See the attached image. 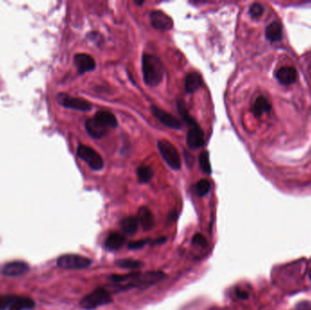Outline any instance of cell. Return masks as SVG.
<instances>
[{
	"mask_svg": "<svg viewBox=\"0 0 311 310\" xmlns=\"http://www.w3.org/2000/svg\"><path fill=\"white\" fill-rule=\"evenodd\" d=\"M310 278H311V269H310Z\"/></svg>",
	"mask_w": 311,
	"mask_h": 310,
	"instance_id": "34",
	"label": "cell"
},
{
	"mask_svg": "<svg viewBox=\"0 0 311 310\" xmlns=\"http://www.w3.org/2000/svg\"><path fill=\"white\" fill-rule=\"evenodd\" d=\"M264 13V7L259 3H254L249 7V15L252 18H259Z\"/></svg>",
	"mask_w": 311,
	"mask_h": 310,
	"instance_id": "28",
	"label": "cell"
},
{
	"mask_svg": "<svg viewBox=\"0 0 311 310\" xmlns=\"http://www.w3.org/2000/svg\"><path fill=\"white\" fill-rule=\"evenodd\" d=\"M177 107L178 109V112L180 114V116L182 117V119L185 121V123H187L190 127H198V124L195 121V120L191 117L190 113L188 111L186 105H185L184 101L181 99H178L177 101Z\"/></svg>",
	"mask_w": 311,
	"mask_h": 310,
	"instance_id": "23",
	"label": "cell"
},
{
	"mask_svg": "<svg viewBox=\"0 0 311 310\" xmlns=\"http://www.w3.org/2000/svg\"><path fill=\"white\" fill-rule=\"evenodd\" d=\"M157 148L162 155L164 160L170 166V168L175 170H178L181 168V159L177 152V148L173 146L170 142L165 139L158 140Z\"/></svg>",
	"mask_w": 311,
	"mask_h": 310,
	"instance_id": "5",
	"label": "cell"
},
{
	"mask_svg": "<svg viewBox=\"0 0 311 310\" xmlns=\"http://www.w3.org/2000/svg\"><path fill=\"white\" fill-rule=\"evenodd\" d=\"M235 294H236V296H238L239 298H241V299H247L248 298V293L247 291H245V290H243V289H237L235 290Z\"/></svg>",
	"mask_w": 311,
	"mask_h": 310,
	"instance_id": "32",
	"label": "cell"
},
{
	"mask_svg": "<svg viewBox=\"0 0 311 310\" xmlns=\"http://www.w3.org/2000/svg\"><path fill=\"white\" fill-rule=\"evenodd\" d=\"M210 189H211V185L209 183V181L207 179H201L196 185L195 192L198 197H202L209 192Z\"/></svg>",
	"mask_w": 311,
	"mask_h": 310,
	"instance_id": "27",
	"label": "cell"
},
{
	"mask_svg": "<svg viewBox=\"0 0 311 310\" xmlns=\"http://www.w3.org/2000/svg\"><path fill=\"white\" fill-rule=\"evenodd\" d=\"M149 240H136V241H131L128 244V248L129 249H133V250H138V249H141L148 244Z\"/></svg>",
	"mask_w": 311,
	"mask_h": 310,
	"instance_id": "31",
	"label": "cell"
},
{
	"mask_svg": "<svg viewBox=\"0 0 311 310\" xmlns=\"http://www.w3.org/2000/svg\"><path fill=\"white\" fill-rule=\"evenodd\" d=\"M271 109V105L269 104L268 99L264 97H259L256 99L254 105L252 107V112L256 117H261L263 114L268 113Z\"/></svg>",
	"mask_w": 311,
	"mask_h": 310,
	"instance_id": "22",
	"label": "cell"
},
{
	"mask_svg": "<svg viewBox=\"0 0 311 310\" xmlns=\"http://www.w3.org/2000/svg\"><path fill=\"white\" fill-rule=\"evenodd\" d=\"M199 165L201 170L207 175H210L212 173L211 164L209 160V153L207 151H203L199 155Z\"/></svg>",
	"mask_w": 311,
	"mask_h": 310,
	"instance_id": "26",
	"label": "cell"
},
{
	"mask_svg": "<svg viewBox=\"0 0 311 310\" xmlns=\"http://www.w3.org/2000/svg\"><path fill=\"white\" fill-rule=\"evenodd\" d=\"M138 221L135 217H127L121 221L122 231L127 236H134L138 228Z\"/></svg>",
	"mask_w": 311,
	"mask_h": 310,
	"instance_id": "20",
	"label": "cell"
},
{
	"mask_svg": "<svg viewBox=\"0 0 311 310\" xmlns=\"http://www.w3.org/2000/svg\"><path fill=\"white\" fill-rule=\"evenodd\" d=\"M29 270V266L24 261H12L7 263L2 269L3 275L7 276H18L26 274Z\"/></svg>",
	"mask_w": 311,
	"mask_h": 310,
	"instance_id": "12",
	"label": "cell"
},
{
	"mask_svg": "<svg viewBox=\"0 0 311 310\" xmlns=\"http://www.w3.org/2000/svg\"><path fill=\"white\" fill-rule=\"evenodd\" d=\"M113 298L110 291L104 288H98L87 294L80 301V307L85 310H94L99 307L112 303Z\"/></svg>",
	"mask_w": 311,
	"mask_h": 310,
	"instance_id": "3",
	"label": "cell"
},
{
	"mask_svg": "<svg viewBox=\"0 0 311 310\" xmlns=\"http://www.w3.org/2000/svg\"><path fill=\"white\" fill-rule=\"evenodd\" d=\"M276 78L283 85H290L297 80V70L293 67H283L276 71Z\"/></svg>",
	"mask_w": 311,
	"mask_h": 310,
	"instance_id": "15",
	"label": "cell"
},
{
	"mask_svg": "<svg viewBox=\"0 0 311 310\" xmlns=\"http://www.w3.org/2000/svg\"><path fill=\"white\" fill-rule=\"evenodd\" d=\"M137 175L139 183H149L154 176V170L150 166H140L138 169Z\"/></svg>",
	"mask_w": 311,
	"mask_h": 310,
	"instance_id": "24",
	"label": "cell"
},
{
	"mask_svg": "<svg viewBox=\"0 0 311 310\" xmlns=\"http://www.w3.org/2000/svg\"><path fill=\"white\" fill-rule=\"evenodd\" d=\"M151 111H152L156 118L159 120L164 126L170 127V128H173V129H180L182 127L181 122L177 120L176 117H174L173 115H171L170 113L163 110L161 108H159L158 106L153 105V106H151Z\"/></svg>",
	"mask_w": 311,
	"mask_h": 310,
	"instance_id": "8",
	"label": "cell"
},
{
	"mask_svg": "<svg viewBox=\"0 0 311 310\" xmlns=\"http://www.w3.org/2000/svg\"><path fill=\"white\" fill-rule=\"evenodd\" d=\"M77 154L79 158L85 161L93 170H101L104 168V160L95 149L85 145H80L78 148Z\"/></svg>",
	"mask_w": 311,
	"mask_h": 310,
	"instance_id": "6",
	"label": "cell"
},
{
	"mask_svg": "<svg viewBox=\"0 0 311 310\" xmlns=\"http://www.w3.org/2000/svg\"><path fill=\"white\" fill-rule=\"evenodd\" d=\"M57 101L64 107L79 110L83 112H87L92 108L91 103L88 102L87 100L79 99V98H73L67 94H58Z\"/></svg>",
	"mask_w": 311,
	"mask_h": 310,
	"instance_id": "7",
	"label": "cell"
},
{
	"mask_svg": "<svg viewBox=\"0 0 311 310\" xmlns=\"http://www.w3.org/2000/svg\"><path fill=\"white\" fill-rule=\"evenodd\" d=\"M192 243L194 245H198L199 247H206L207 245V242L206 240L205 237L202 234L197 233L194 235L193 239H192Z\"/></svg>",
	"mask_w": 311,
	"mask_h": 310,
	"instance_id": "30",
	"label": "cell"
},
{
	"mask_svg": "<svg viewBox=\"0 0 311 310\" xmlns=\"http://www.w3.org/2000/svg\"><path fill=\"white\" fill-rule=\"evenodd\" d=\"M150 22L153 28L164 31L170 30L174 25L170 16L159 10H155L150 13Z\"/></svg>",
	"mask_w": 311,
	"mask_h": 310,
	"instance_id": "9",
	"label": "cell"
},
{
	"mask_svg": "<svg viewBox=\"0 0 311 310\" xmlns=\"http://www.w3.org/2000/svg\"><path fill=\"white\" fill-rule=\"evenodd\" d=\"M142 72L145 83L149 86H156L162 81L165 68L157 56L144 54L142 56Z\"/></svg>",
	"mask_w": 311,
	"mask_h": 310,
	"instance_id": "2",
	"label": "cell"
},
{
	"mask_svg": "<svg viewBox=\"0 0 311 310\" xmlns=\"http://www.w3.org/2000/svg\"><path fill=\"white\" fill-rule=\"evenodd\" d=\"M74 63L77 67L78 72L80 74H84L86 72L92 71L96 69V61L92 56L79 53L74 56Z\"/></svg>",
	"mask_w": 311,
	"mask_h": 310,
	"instance_id": "11",
	"label": "cell"
},
{
	"mask_svg": "<svg viewBox=\"0 0 311 310\" xmlns=\"http://www.w3.org/2000/svg\"><path fill=\"white\" fill-rule=\"evenodd\" d=\"M266 36L270 41H278L282 38V27L280 23L273 21L270 23L266 29Z\"/></svg>",
	"mask_w": 311,
	"mask_h": 310,
	"instance_id": "21",
	"label": "cell"
},
{
	"mask_svg": "<svg viewBox=\"0 0 311 310\" xmlns=\"http://www.w3.org/2000/svg\"><path fill=\"white\" fill-rule=\"evenodd\" d=\"M137 219L138 221V224L141 225L142 228L145 231H149L150 229H152V227L155 224L154 216L151 210L147 207H141L138 209Z\"/></svg>",
	"mask_w": 311,
	"mask_h": 310,
	"instance_id": "13",
	"label": "cell"
},
{
	"mask_svg": "<svg viewBox=\"0 0 311 310\" xmlns=\"http://www.w3.org/2000/svg\"><path fill=\"white\" fill-rule=\"evenodd\" d=\"M126 243V238L120 232H111L105 240V247L109 251L120 250Z\"/></svg>",
	"mask_w": 311,
	"mask_h": 310,
	"instance_id": "17",
	"label": "cell"
},
{
	"mask_svg": "<svg viewBox=\"0 0 311 310\" xmlns=\"http://www.w3.org/2000/svg\"><path fill=\"white\" fill-rule=\"evenodd\" d=\"M185 160L189 167H192L194 165V156L189 153L188 151H184Z\"/></svg>",
	"mask_w": 311,
	"mask_h": 310,
	"instance_id": "33",
	"label": "cell"
},
{
	"mask_svg": "<svg viewBox=\"0 0 311 310\" xmlns=\"http://www.w3.org/2000/svg\"><path fill=\"white\" fill-rule=\"evenodd\" d=\"M34 307L35 302L29 296L13 295L8 310H29L34 309Z\"/></svg>",
	"mask_w": 311,
	"mask_h": 310,
	"instance_id": "16",
	"label": "cell"
},
{
	"mask_svg": "<svg viewBox=\"0 0 311 310\" xmlns=\"http://www.w3.org/2000/svg\"><path fill=\"white\" fill-rule=\"evenodd\" d=\"M106 128H116L118 127V120L113 114L106 110H100L94 117Z\"/></svg>",
	"mask_w": 311,
	"mask_h": 310,
	"instance_id": "19",
	"label": "cell"
},
{
	"mask_svg": "<svg viewBox=\"0 0 311 310\" xmlns=\"http://www.w3.org/2000/svg\"><path fill=\"white\" fill-rule=\"evenodd\" d=\"M116 265L120 268L130 269V270H136L143 267V263L141 261L131 259V258H122L120 260L116 261Z\"/></svg>",
	"mask_w": 311,
	"mask_h": 310,
	"instance_id": "25",
	"label": "cell"
},
{
	"mask_svg": "<svg viewBox=\"0 0 311 310\" xmlns=\"http://www.w3.org/2000/svg\"><path fill=\"white\" fill-rule=\"evenodd\" d=\"M205 144L204 132L199 126L190 127L187 134V146L190 149H198Z\"/></svg>",
	"mask_w": 311,
	"mask_h": 310,
	"instance_id": "10",
	"label": "cell"
},
{
	"mask_svg": "<svg viewBox=\"0 0 311 310\" xmlns=\"http://www.w3.org/2000/svg\"><path fill=\"white\" fill-rule=\"evenodd\" d=\"M164 277V272L150 271L146 273L134 272L125 275H112L109 276V279L115 283L113 289L119 293L131 289H148L161 281Z\"/></svg>",
	"mask_w": 311,
	"mask_h": 310,
	"instance_id": "1",
	"label": "cell"
},
{
	"mask_svg": "<svg viewBox=\"0 0 311 310\" xmlns=\"http://www.w3.org/2000/svg\"><path fill=\"white\" fill-rule=\"evenodd\" d=\"M203 85V78L197 72L190 73L185 78V90L188 94H192Z\"/></svg>",
	"mask_w": 311,
	"mask_h": 310,
	"instance_id": "18",
	"label": "cell"
},
{
	"mask_svg": "<svg viewBox=\"0 0 311 310\" xmlns=\"http://www.w3.org/2000/svg\"><path fill=\"white\" fill-rule=\"evenodd\" d=\"M13 295H0V310H8Z\"/></svg>",
	"mask_w": 311,
	"mask_h": 310,
	"instance_id": "29",
	"label": "cell"
},
{
	"mask_svg": "<svg viewBox=\"0 0 311 310\" xmlns=\"http://www.w3.org/2000/svg\"><path fill=\"white\" fill-rule=\"evenodd\" d=\"M86 129L88 135H90L94 138H101L106 135L108 128L103 126L99 121L95 118L89 119L86 121Z\"/></svg>",
	"mask_w": 311,
	"mask_h": 310,
	"instance_id": "14",
	"label": "cell"
},
{
	"mask_svg": "<svg viewBox=\"0 0 311 310\" xmlns=\"http://www.w3.org/2000/svg\"><path fill=\"white\" fill-rule=\"evenodd\" d=\"M91 264L92 261L88 258L78 254H65L57 260V267L63 269H83L88 268Z\"/></svg>",
	"mask_w": 311,
	"mask_h": 310,
	"instance_id": "4",
	"label": "cell"
}]
</instances>
